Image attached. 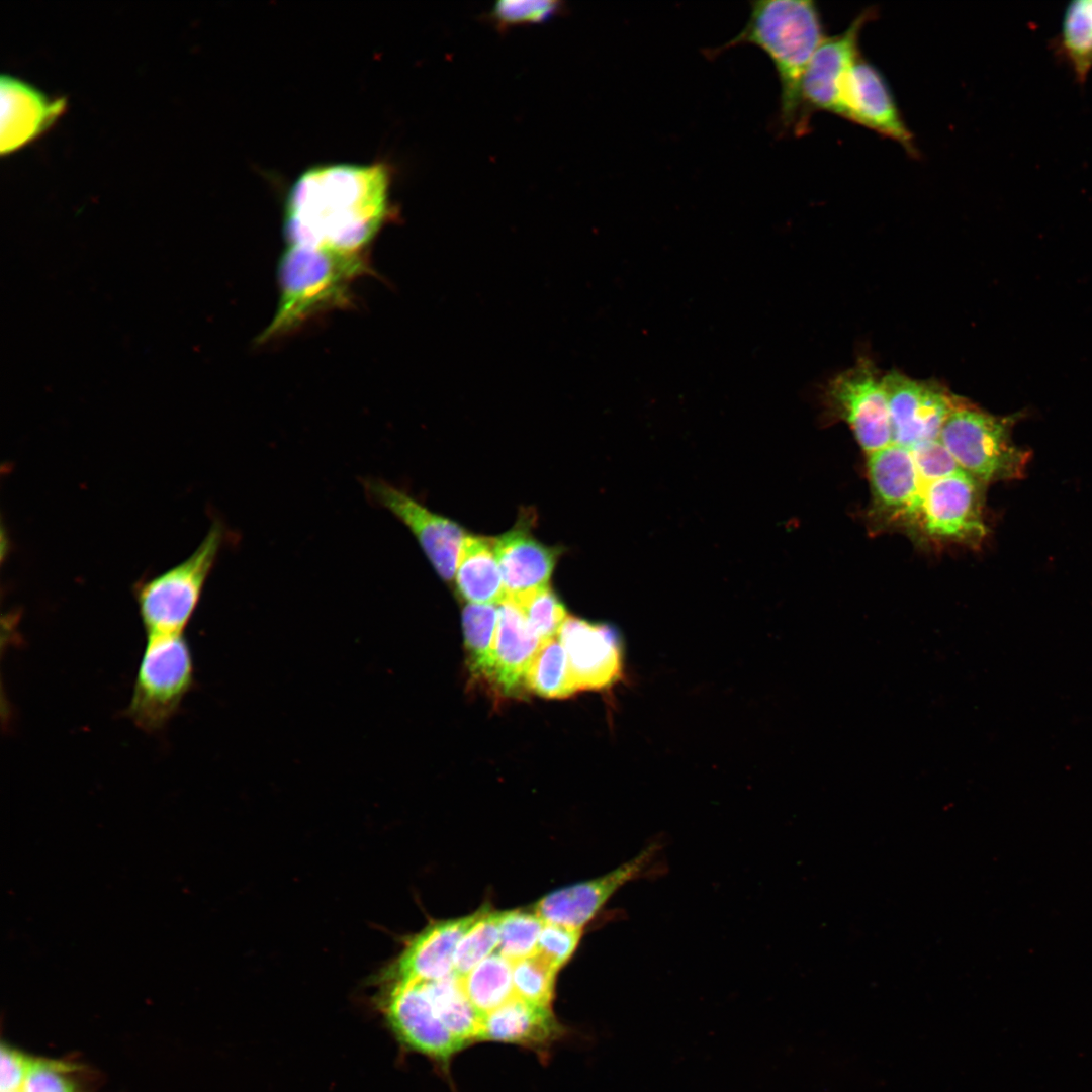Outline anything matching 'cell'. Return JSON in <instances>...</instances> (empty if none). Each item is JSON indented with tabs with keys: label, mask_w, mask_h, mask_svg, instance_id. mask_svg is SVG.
<instances>
[{
	"label": "cell",
	"mask_w": 1092,
	"mask_h": 1092,
	"mask_svg": "<svg viewBox=\"0 0 1092 1092\" xmlns=\"http://www.w3.org/2000/svg\"><path fill=\"white\" fill-rule=\"evenodd\" d=\"M1 1092L22 1091L33 1056L2 1041L0 1051Z\"/></svg>",
	"instance_id": "36"
},
{
	"label": "cell",
	"mask_w": 1092,
	"mask_h": 1092,
	"mask_svg": "<svg viewBox=\"0 0 1092 1092\" xmlns=\"http://www.w3.org/2000/svg\"><path fill=\"white\" fill-rule=\"evenodd\" d=\"M872 499L868 518L874 531H904L923 483L909 449L890 446L867 455Z\"/></svg>",
	"instance_id": "12"
},
{
	"label": "cell",
	"mask_w": 1092,
	"mask_h": 1092,
	"mask_svg": "<svg viewBox=\"0 0 1092 1092\" xmlns=\"http://www.w3.org/2000/svg\"><path fill=\"white\" fill-rule=\"evenodd\" d=\"M458 594L469 604H499L506 599L495 555V539L465 535L455 572Z\"/></svg>",
	"instance_id": "22"
},
{
	"label": "cell",
	"mask_w": 1092,
	"mask_h": 1092,
	"mask_svg": "<svg viewBox=\"0 0 1092 1092\" xmlns=\"http://www.w3.org/2000/svg\"><path fill=\"white\" fill-rule=\"evenodd\" d=\"M883 376L870 358L859 357L829 379L821 395L826 419L846 423L867 455L892 444Z\"/></svg>",
	"instance_id": "8"
},
{
	"label": "cell",
	"mask_w": 1092,
	"mask_h": 1092,
	"mask_svg": "<svg viewBox=\"0 0 1092 1092\" xmlns=\"http://www.w3.org/2000/svg\"><path fill=\"white\" fill-rule=\"evenodd\" d=\"M502 915L503 912L481 911L458 943L453 975L462 978L497 947Z\"/></svg>",
	"instance_id": "29"
},
{
	"label": "cell",
	"mask_w": 1092,
	"mask_h": 1092,
	"mask_svg": "<svg viewBox=\"0 0 1092 1092\" xmlns=\"http://www.w3.org/2000/svg\"><path fill=\"white\" fill-rule=\"evenodd\" d=\"M10 1092H22V1091H10Z\"/></svg>",
	"instance_id": "37"
},
{
	"label": "cell",
	"mask_w": 1092,
	"mask_h": 1092,
	"mask_svg": "<svg viewBox=\"0 0 1092 1092\" xmlns=\"http://www.w3.org/2000/svg\"><path fill=\"white\" fill-rule=\"evenodd\" d=\"M215 522L194 552L179 564L139 583L134 590L147 637L184 634L224 541Z\"/></svg>",
	"instance_id": "6"
},
{
	"label": "cell",
	"mask_w": 1092,
	"mask_h": 1092,
	"mask_svg": "<svg viewBox=\"0 0 1092 1092\" xmlns=\"http://www.w3.org/2000/svg\"><path fill=\"white\" fill-rule=\"evenodd\" d=\"M362 483L368 499L389 511L412 531L436 572L450 582L465 537L463 528L384 479L365 478Z\"/></svg>",
	"instance_id": "11"
},
{
	"label": "cell",
	"mask_w": 1092,
	"mask_h": 1092,
	"mask_svg": "<svg viewBox=\"0 0 1092 1092\" xmlns=\"http://www.w3.org/2000/svg\"><path fill=\"white\" fill-rule=\"evenodd\" d=\"M877 16L875 8L856 15L840 33L825 36L811 58L800 89V110L794 131H808L813 113L825 111L841 115V91L844 78L861 56L859 39L864 26Z\"/></svg>",
	"instance_id": "9"
},
{
	"label": "cell",
	"mask_w": 1092,
	"mask_h": 1092,
	"mask_svg": "<svg viewBox=\"0 0 1092 1092\" xmlns=\"http://www.w3.org/2000/svg\"><path fill=\"white\" fill-rule=\"evenodd\" d=\"M907 449L912 455L923 485L960 470L939 439L920 443Z\"/></svg>",
	"instance_id": "34"
},
{
	"label": "cell",
	"mask_w": 1092,
	"mask_h": 1092,
	"mask_svg": "<svg viewBox=\"0 0 1092 1092\" xmlns=\"http://www.w3.org/2000/svg\"><path fill=\"white\" fill-rule=\"evenodd\" d=\"M890 411L892 444L911 448L939 439L941 429L963 396L944 383L918 380L892 370L883 376Z\"/></svg>",
	"instance_id": "10"
},
{
	"label": "cell",
	"mask_w": 1092,
	"mask_h": 1092,
	"mask_svg": "<svg viewBox=\"0 0 1092 1092\" xmlns=\"http://www.w3.org/2000/svg\"><path fill=\"white\" fill-rule=\"evenodd\" d=\"M497 621L496 604H467L462 612L466 664L470 679L490 693Z\"/></svg>",
	"instance_id": "23"
},
{
	"label": "cell",
	"mask_w": 1092,
	"mask_h": 1092,
	"mask_svg": "<svg viewBox=\"0 0 1092 1092\" xmlns=\"http://www.w3.org/2000/svg\"><path fill=\"white\" fill-rule=\"evenodd\" d=\"M459 980L467 998L481 1015L496 1009L515 995L513 962L499 952L485 958Z\"/></svg>",
	"instance_id": "25"
},
{
	"label": "cell",
	"mask_w": 1092,
	"mask_h": 1092,
	"mask_svg": "<svg viewBox=\"0 0 1092 1092\" xmlns=\"http://www.w3.org/2000/svg\"><path fill=\"white\" fill-rule=\"evenodd\" d=\"M557 971L539 954L513 962L515 996L550 1007Z\"/></svg>",
	"instance_id": "32"
},
{
	"label": "cell",
	"mask_w": 1092,
	"mask_h": 1092,
	"mask_svg": "<svg viewBox=\"0 0 1092 1092\" xmlns=\"http://www.w3.org/2000/svg\"><path fill=\"white\" fill-rule=\"evenodd\" d=\"M528 692L549 699H563L577 693L568 658L558 637L543 641L527 674Z\"/></svg>",
	"instance_id": "28"
},
{
	"label": "cell",
	"mask_w": 1092,
	"mask_h": 1092,
	"mask_svg": "<svg viewBox=\"0 0 1092 1092\" xmlns=\"http://www.w3.org/2000/svg\"><path fill=\"white\" fill-rule=\"evenodd\" d=\"M97 1072L73 1059L34 1057L22 1092H96Z\"/></svg>",
	"instance_id": "26"
},
{
	"label": "cell",
	"mask_w": 1092,
	"mask_h": 1092,
	"mask_svg": "<svg viewBox=\"0 0 1092 1092\" xmlns=\"http://www.w3.org/2000/svg\"><path fill=\"white\" fill-rule=\"evenodd\" d=\"M383 1010L389 1025L407 1046L447 1062L464 1044L438 1016L423 981L385 982Z\"/></svg>",
	"instance_id": "14"
},
{
	"label": "cell",
	"mask_w": 1092,
	"mask_h": 1092,
	"mask_svg": "<svg viewBox=\"0 0 1092 1092\" xmlns=\"http://www.w3.org/2000/svg\"><path fill=\"white\" fill-rule=\"evenodd\" d=\"M565 4L556 0H503L496 2L487 19L499 30L537 24L558 15Z\"/></svg>",
	"instance_id": "33"
},
{
	"label": "cell",
	"mask_w": 1092,
	"mask_h": 1092,
	"mask_svg": "<svg viewBox=\"0 0 1092 1092\" xmlns=\"http://www.w3.org/2000/svg\"><path fill=\"white\" fill-rule=\"evenodd\" d=\"M658 851L652 843L606 875L555 891L536 904L535 913L546 923L582 928L621 887L646 872Z\"/></svg>",
	"instance_id": "16"
},
{
	"label": "cell",
	"mask_w": 1092,
	"mask_h": 1092,
	"mask_svg": "<svg viewBox=\"0 0 1092 1092\" xmlns=\"http://www.w3.org/2000/svg\"><path fill=\"white\" fill-rule=\"evenodd\" d=\"M194 686V663L184 634L147 637L125 711L146 731L164 728Z\"/></svg>",
	"instance_id": "7"
},
{
	"label": "cell",
	"mask_w": 1092,
	"mask_h": 1092,
	"mask_svg": "<svg viewBox=\"0 0 1092 1092\" xmlns=\"http://www.w3.org/2000/svg\"><path fill=\"white\" fill-rule=\"evenodd\" d=\"M580 936L581 928L545 922L536 954L559 970L575 950Z\"/></svg>",
	"instance_id": "35"
},
{
	"label": "cell",
	"mask_w": 1092,
	"mask_h": 1092,
	"mask_svg": "<svg viewBox=\"0 0 1092 1092\" xmlns=\"http://www.w3.org/2000/svg\"><path fill=\"white\" fill-rule=\"evenodd\" d=\"M986 488L961 469L926 483L903 533L921 546L979 547L988 534Z\"/></svg>",
	"instance_id": "5"
},
{
	"label": "cell",
	"mask_w": 1092,
	"mask_h": 1092,
	"mask_svg": "<svg viewBox=\"0 0 1092 1092\" xmlns=\"http://www.w3.org/2000/svg\"><path fill=\"white\" fill-rule=\"evenodd\" d=\"M1024 415H993L962 397L939 440L962 471L986 485L1019 479L1025 475L1031 451L1013 442L1012 431Z\"/></svg>",
	"instance_id": "4"
},
{
	"label": "cell",
	"mask_w": 1092,
	"mask_h": 1092,
	"mask_svg": "<svg viewBox=\"0 0 1092 1092\" xmlns=\"http://www.w3.org/2000/svg\"><path fill=\"white\" fill-rule=\"evenodd\" d=\"M512 601L521 609L528 626L542 642L557 637L568 617L563 603L549 585Z\"/></svg>",
	"instance_id": "31"
},
{
	"label": "cell",
	"mask_w": 1092,
	"mask_h": 1092,
	"mask_svg": "<svg viewBox=\"0 0 1092 1092\" xmlns=\"http://www.w3.org/2000/svg\"><path fill=\"white\" fill-rule=\"evenodd\" d=\"M471 915L434 923L416 935L384 972V981H437L453 975L454 957L463 935L478 919Z\"/></svg>",
	"instance_id": "19"
},
{
	"label": "cell",
	"mask_w": 1092,
	"mask_h": 1092,
	"mask_svg": "<svg viewBox=\"0 0 1092 1092\" xmlns=\"http://www.w3.org/2000/svg\"><path fill=\"white\" fill-rule=\"evenodd\" d=\"M557 637L577 692L607 691L624 678L623 640L613 625L568 616Z\"/></svg>",
	"instance_id": "15"
},
{
	"label": "cell",
	"mask_w": 1092,
	"mask_h": 1092,
	"mask_svg": "<svg viewBox=\"0 0 1092 1092\" xmlns=\"http://www.w3.org/2000/svg\"><path fill=\"white\" fill-rule=\"evenodd\" d=\"M544 924L536 913L503 912L497 952L511 962L535 956Z\"/></svg>",
	"instance_id": "30"
},
{
	"label": "cell",
	"mask_w": 1092,
	"mask_h": 1092,
	"mask_svg": "<svg viewBox=\"0 0 1092 1092\" xmlns=\"http://www.w3.org/2000/svg\"><path fill=\"white\" fill-rule=\"evenodd\" d=\"M365 267L362 256L288 245L278 269L277 310L260 342L288 334L321 312L347 306L351 284Z\"/></svg>",
	"instance_id": "3"
},
{
	"label": "cell",
	"mask_w": 1092,
	"mask_h": 1092,
	"mask_svg": "<svg viewBox=\"0 0 1092 1092\" xmlns=\"http://www.w3.org/2000/svg\"><path fill=\"white\" fill-rule=\"evenodd\" d=\"M541 644L518 605L510 599L500 602L491 688L495 698L518 699L529 693L527 674Z\"/></svg>",
	"instance_id": "20"
},
{
	"label": "cell",
	"mask_w": 1092,
	"mask_h": 1092,
	"mask_svg": "<svg viewBox=\"0 0 1092 1092\" xmlns=\"http://www.w3.org/2000/svg\"><path fill=\"white\" fill-rule=\"evenodd\" d=\"M2 156L10 155L44 133L64 113L66 98L51 97L10 74L0 79Z\"/></svg>",
	"instance_id": "18"
},
{
	"label": "cell",
	"mask_w": 1092,
	"mask_h": 1092,
	"mask_svg": "<svg viewBox=\"0 0 1092 1092\" xmlns=\"http://www.w3.org/2000/svg\"><path fill=\"white\" fill-rule=\"evenodd\" d=\"M560 1026L550 1007L513 996L483 1015L479 1040L542 1046L556 1039Z\"/></svg>",
	"instance_id": "21"
},
{
	"label": "cell",
	"mask_w": 1092,
	"mask_h": 1092,
	"mask_svg": "<svg viewBox=\"0 0 1092 1092\" xmlns=\"http://www.w3.org/2000/svg\"><path fill=\"white\" fill-rule=\"evenodd\" d=\"M534 515H521L514 527L495 539V555L503 577L506 599L517 600L549 585L562 553L532 534Z\"/></svg>",
	"instance_id": "17"
},
{
	"label": "cell",
	"mask_w": 1092,
	"mask_h": 1092,
	"mask_svg": "<svg viewBox=\"0 0 1092 1092\" xmlns=\"http://www.w3.org/2000/svg\"><path fill=\"white\" fill-rule=\"evenodd\" d=\"M441 1021L464 1045L477 1040L483 1015L471 1004L460 980L451 975L437 981H423Z\"/></svg>",
	"instance_id": "24"
},
{
	"label": "cell",
	"mask_w": 1092,
	"mask_h": 1092,
	"mask_svg": "<svg viewBox=\"0 0 1092 1092\" xmlns=\"http://www.w3.org/2000/svg\"><path fill=\"white\" fill-rule=\"evenodd\" d=\"M390 180L383 163L307 169L287 195V244L362 256L390 213Z\"/></svg>",
	"instance_id": "1"
},
{
	"label": "cell",
	"mask_w": 1092,
	"mask_h": 1092,
	"mask_svg": "<svg viewBox=\"0 0 1092 1092\" xmlns=\"http://www.w3.org/2000/svg\"><path fill=\"white\" fill-rule=\"evenodd\" d=\"M850 122L898 143L918 156L914 135L907 126L884 74L860 56L848 70L841 91V115Z\"/></svg>",
	"instance_id": "13"
},
{
	"label": "cell",
	"mask_w": 1092,
	"mask_h": 1092,
	"mask_svg": "<svg viewBox=\"0 0 1092 1092\" xmlns=\"http://www.w3.org/2000/svg\"><path fill=\"white\" fill-rule=\"evenodd\" d=\"M1057 42L1077 82L1083 84L1092 69V0L1068 4Z\"/></svg>",
	"instance_id": "27"
},
{
	"label": "cell",
	"mask_w": 1092,
	"mask_h": 1092,
	"mask_svg": "<svg viewBox=\"0 0 1092 1092\" xmlns=\"http://www.w3.org/2000/svg\"><path fill=\"white\" fill-rule=\"evenodd\" d=\"M826 35L817 4L811 0H757L743 29L723 46L708 50L716 57L740 44H753L770 59L780 83L779 122L795 127L806 68Z\"/></svg>",
	"instance_id": "2"
}]
</instances>
